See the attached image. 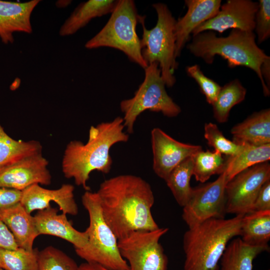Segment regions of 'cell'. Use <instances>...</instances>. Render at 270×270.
<instances>
[{"label":"cell","instance_id":"obj_23","mask_svg":"<svg viewBox=\"0 0 270 270\" xmlns=\"http://www.w3.org/2000/svg\"><path fill=\"white\" fill-rule=\"evenodd\" d=\"M240 236L247 244L270 248V210L253 212L244 215Z\"/></svg>","mask_w":270,"mask_h":270},{"label":"cell","instance_id":"obj_24","mask_svg":"<svg viewBox=\"0 0 270 270\" xmlns=\"http://www.w3.org/2000/svg\"><path fill=\"white\" fill-rule=\"evenodd\" d=\"M270 159V144L258 146H243L238 153L226 159L224 172L228 182L242 171L268 162Z\"/></svg>","mask_w":270,"mask_h":270},{"label":"cell","instance_id":"obj_13","mask_svg":"<svg viewBox=\"0 0 270 270\" xmlns=\"http://www.w3.org/2000/svg\"><path fill=\"white\" fill-rule=\"evenodd\" d=\"M154 173L164 180L172 170L182 161L202 150L200 146L180 142L158 128L151 131Z\"/></svg>","mask_w":270,"mask_h":270},{"label":"cell","instance_id":"obj_40","mask_svg":"<svg viewBox=\"0 0 270 270\" xmlns=\"http://www.w3.org/2000/svg\"><path fill=\"white\" fill-rule=\"evenodd\" d=\"M268 270H270L269 269Z\"/></svg>","mask_w":270,"mask_h":270},{"label":"cell","instance_id":"obj_32","mask_svg":"<svg viewBox=\"0 0 270 270\" xmlns=\"http://www.w3.org/2000/svg\"><path fill=\"white\" fill-rule=\"evenodd\" d=\"M186 71L188 74L198 83L200 90L205 96L207 102L212 105L222 87L216 82L206 76L198 64L188 66Z\"/></svg>","mask_w":270,"mask_h":270},{"label":"cell","instance_id":"obj_37","mask_svg":"<svg viewBox=\"0 0 270 270\" xmlns=\"http://www.w3.org/2000/svg\"><path fill=\"white\" fill-rule=\"evenodd\" d=\"M260 72L264 82L268 88L270 86V58L262 64Z\"/></svg>","mask_w":270,"mask_h":270},{"label":"cell","instance_id":"obj_14","mask_svg":"<svg viewBox=\"0 0 270 270\" xmlns=\"http://www.w3.org/2000/svg\"><path fill=\"white\" fill-rule=\"evenodd\" d=\"M48 164L42 153L0 168V187L22 191L35 184L49 185L52 176Z\"/></svg>","mask_w":270,"mask_h":270},{"label":"cell","instance_id":"obj_17","mask_svg":"<svg viewBox=\"0 0 270 270\" xmlns=\"http://www.w3.org/2000/svg\"><path fill=\"white\" fill-rule=\"evenodd\" d=\"M58 209L51 206L38 212L34 216L39 236L47 234L60 238L72 244L75 250H82L88 242L86 230H76L68 220L66 214H58Z\"/></svg>","mask_w":270,"mask_h":270},{"label":"cell","instance_id":"obj_20","mask_svg":"<svg viewBox=\"0 0 270 270\" xmlns=\"http://www.w3.org/2000/svg\"><path fill=\"white\" fill-rule=\"evenodd\" d=\"M232 141L240 146L270 144V110L254 112L231 130Z\"/></svg>","mask_w":270,"mask_h":270},{"label":"cell","instance_id":"obj_19","mask_svg":"<svg viewBox=\"0 0 270 270\" xmlns=\"http://www.w3.org/2000/svg\"><path fill=\"white\" fill-rule=\"evenodd\" d=\"M0 220L12 234L18 248L28 250L34 249V242L39 234L34 216L20 202L1 210Z\"/></svg>","mask_w":270,"mask_h":270},{"label":"cell","instance_id":"obj_9","mask_svg":"<svg viewBox=\"0 0 270 270\" xmlns=\"http://www.w3.org/2000/svg\"><path fill=\"white\" fill-rule=\"evenodd\" d=\"M168 230H134L118 240L120 254L130 270H168V258L159 241Z\"/></svg>","mask_w":270,"mask_h":270},{"label":"cell","instance_id":"obj_35","mask_svg":"<svg viewBox=\"0 0 270 270\" xmlns=\"http://www.w3.org/2000/svg\"><path fill=\"white\" fill-rule=\"evenodd\" d=\"M22 191L0 187V212L20 202Z\"/></svg>","mask_w":270,"mask_h":270},{"label":"cell","instance_id":"obj_33","mask_svg":"<svg viewBox=\"0 0 270 270\" xmlns=\"http://www.w3.org/2000/svg\"><path fill=\"white\" fill-rule=\"evenodd\" d=\"M258 10L255 16L254 29L258 44H260L270 36V1L260 0Z\"/></svg>","mask_w":270,"mask_h":270},{"label":"cell","instance_id":"obj_36","mask_svg":"<svg viewBox=\"0 0 270 270\" xmlns=\"http://www.w3.org/2000/svg\"><path fill=\"white\" fill-rule=\"evenodd\" d=\"M0 248L16 249L18 246L15 239L4 222L0 220Z\"/></svg>","mask_w":270,"mask_h":270},{"label":"cell","instance_id":"obj_25","mask_svg":"<svg viewBox=\"0 0 270 270\" xmlns=\"http://www.w3.org/2000/svg\"><path fill=\"white\" fill-rule=\"evenodd\" d=\"M42 153V146L34 140H16L8 136L0 124V168L24 158Z\"/></svg>","mask_w":270,"mask_h":270},{"label":"cell","instance_id":"obj_18","mask_svg":"<svg viewBox=\"0 0 270 270\" xmlns=\"http://www.w3.org/2000/svg\"><path fill=\"white\" fill-rule=\"evenodd\" d=\"M40 0L25 2L0 0V39L6 44L14 42V34L32 32V14Z\"/></svg>","mask_w":270,"mask_h":270},{"label":"cell","instance_id":"obj_3","mask_svg":"<svg viewBox=\"0 0 270 270\" xmlns=\"http://www.w3.org/2000/svg\"><path fill=\"white\" fill-rule=\"evenodd\" d=\"M188 48L208 64L218 55L226 60L231 68L243 66L252 69L260 80L264 96H269L270 88L262 76L260 67L270 57L256 44L254 32L232 29L226 37L217 36L212 31L204 32L193 36Z\"/></svg>","mask_w":270,"mask_h":270},{"label":"cell","instance_id":"obj_31","mask_svg":"<svg viewBox=\"0 0 270 270\" xmlns=\"http://www.w3.org/2000/svg\"><path fill=\"white\" fill-rule=\"evenodd\" d=\"M204 130V136L208 144L214 148V150L222 154L228 156H233L238 153L243 148V146L239 145L226 138L214 124L206 123Z\"/></svg>","mask_w":270,"mask_h":270},{"label":"cell","instance_id":"obj_2","mask_svg":"<svg viewBox=\"0 0 270 270\" xmlns=\"http://www.w3.org/2000/svg\"><path fill=\"white\" fill-rule=\"evenodd\" d=\"M124 120L120 116L112 120L91 126L86 144L79 140L70 141L66 146L62 160L64 176L74 178L77 186L90 190L87 185L90 174L94 170L108 173L112 160L110 154L112 146L118 142H128L129 136L124 132Z\"/></svg>","mask_w":270,"mask_h":270},{"label":"cell","instance_id":"obj_10","mask_svg":"<svg viewBox=\"0 0 270 270\" xmlns=\"http://www.w3.org/2000/svg\"><path fill=\"white\" fill-rule=\"evenodd\" d=\"M228 182L224 172L214 181L192 188L182 217L188 228L211 218H224L226 213V186Z\"/></svg>","mask_w":270,"mask_h":270},{"label":"cell","instance_id":"obj_30","mask_svg":"<svg viewBox=\"0 0 270 270\" xmlns=\"http://www.w3.org/2000/svg\"><path fill=\"white\" fill-rule=\"evenodd\" d=\"M38 270H78V266L64 252L48 246L38 252Z\"/></svg>","mask_w":270,"mask_h":270},{"label":"cell","instance_id":"obj_22","mask_svg":"<svg viewBox=\"0 0 270 270\" xmlns=\"http://www.w3.org/2000/svg\"><path fill=\"white\" fill-rule=\"evenodd\" d=\"M268 250L247 244L240 238H234L228 244L220 259V270H252L254 260Z\"/></svg>","mask_w":270,"mask_h":270},{"label":"cell","instance_id":"obj_6","mask_svg":"<svg viewBox=\"0 0 270 270\" xmlns=\"http://www.w3.org/2000/svg\"><path fill=\"white\" fill-rule=\"evenodd\" d=\"M140 16L134 0H118L106 24L86 43V48L110 47L117 49L144 70L148 66L142 56L140 39L136 32Z\"/></svg>","mask_w":270,"mask_h":270},{"label":"cell","instance_id":"obj_29","mask_svg":"<svg viewBox=\"0 0 270 270\" xmlns=\"http://www.w3.org/2000/svg\"><path fill=\"white\" fill-rule=\"evenodd\" d=\"M39 250L0 248V269L3 270H38Z\"/></svg>","mask_w":270,"mask_h":270},{"label":"cell","instance_id":"obj_7","mask_svg":"<svg viewBox=\"0 0 270 270\" xmlns=\"http://www.w3.org/2000/svg\"><path fill=\"white\" fill-rule=\"evenodd\" d=\"M152 7L158 16L156 26L148 30L144 25V18L141 16L139 20L142 28L140 39L142 54L148 66L154 62L158 64L166 86L172 87L176 81L174 71L178 66L175 56L176 20L166 4L156 3Z\"/></svg>","mask_w":270,"mask_h":270},{"label":"cell","instance_id":"obj_1","mask_svg":"<svg viewBox=\"0 0 270 270\" xmlns=\"http://www.w3.org/2000/svg\"><path fill=\"white\" fill-rule=\"evenodd\" d=\"M96 192L103 218L118 240L132 231L159 228L152 214V188L142 178L116 176L102 182Z\"/></svg>","mask_w":270,"mask_h":270},{"label":"cell","instance_id":"obj_12","mask_svg":"<svg viewBox=\"0 0 270 270\" xmlns=\"http://www.w3.org/2000/svg\"><path fill=\"white\" fill-rule=\"evenodd\" d=\"M258 8V2L250 0H228L214 17L193 31V36L207 30L222 34L230 28L254 32Z\"/></svg>","mask_w":270,"mask_h":270},{"label":"cell","instance_id":"obj_5","mask_svg":"<svg viewBox=\"0 0 270 270\" xmlns=\"http://www.w3.org/2000/svg\"><path fill=\"white\" fill-rule=\"evenodd\" d=\"M82 202L89 216V226L86 230L88 242L82 250H75L86 262L98 264L112 270H130L126 261L118 248V239L104 220L96 192L86 191Z\"/></svg>","mask_w":270,"mask_h":270},{"label":"cell","instance_id":"obj_15","mask_svg":"<svg viewBox=\"0 0 270 270\" xmlns=\"http://www.w3.org/2000/svg\"><path fill=\"white\" fill-rule=\"evenodd\" d=\"M74 190L70 184H63L56 190L45 188L35 184L22 191L20 203L31 214L34 210L48 208L50 206V202H54L62 213L76 216L78 209L74 197Z\"/></svg>","mask_w":270,"mask_h":270},{"label":"cell","instance_id":"obj_34","mask_svg":"<svg viewBox=\"0 0 270 270\" xmlns=\"http://www.w3.org/2000/svg\"><path fill=\"white\" fill-rule=\"evenodd\" d=\"M270 210V180L261 188L254 202L252 212Z\"/></svg>","mask_w":270,"mask_h":270},{"label":"cell","instance_id":"obj_38","mask_svg":"<svg viewBox=\"0 0 270 270\" xmlns=\"http://www.w3.org/2000/svg\"><path fill=\"white\" fill-rule=\"evenodd\" d=\"M78 270H112L98 264L85 262L78 266Z\"/></svg>","mask_w":270,"mask_h":270},{"label":"cell","instance_id":"obj_39","mask_svg":"<svg viewBox=\"0 0 270 270\" xmlns=\"http://www.w3.org/2000/svg\"><path fill=\"white\" fill-rule=\"evenodd\" d=\"M0 270H1V269H0Z\"/></svg>","mask_w":270,"mask_h":270},{"label":"cell","instance_id":"obj_26","mask_svg":"<svg viewBox=\"0 0 270 270\" xmlns=\"http://www.w3.org/2000/svg\"><path fill=\"white\" fill-rule=\"evenodd\" d=\"M192 172V156L186 158L175 167L165 180L176 200L182 207L187 204L192 190L190 185Z\"/></svg>","mask_w":270,"mask_h":270},{"label":"cell","instance_id":"obj_16","mask_svg":"<svg viewBox=\"0 0 270 270\" xmlns=\"http://www.w3.org/2000/svg\"><path fill=\"white\" fill-rule=\"evenodd\" d=\"M188 10L186 14L176 20L175 56L180 54L193 31L204 22L214 17L221 6L220 0H186Z\"/></svg>","mask_w":270,"mask_h":270},{"label":"cell","instance_id":"obj_21","mask_svg":"<svg viewBox=\"0 0 270 270\" xmlns=\"http://www.w3.org/2000/svg\"><path fill=\"white\" fill-rule=\"evenodd\" d=\"M118 0H89L81 3L64 21L60 28L62 36L74 34L92 19L112 13Z\"/></svg>","mask_w":270,"mask_h":270},{"label":"cell","instance_id":"obj_11","mask_svg":"<svg viewBox=\"0 0 270 270\" xmlns=\"http://www.w3.org/2000/svg\"><path fill=\"white\" fill-rule=\"evenodd\" d=\"M270 180L268 162L254 165L236 174L226 186V213L236 216L251 212L261 188Z\"/></svg>","mask_w":270,"mask_h":270},{"label":"cell","instance_id":"obj_8","mask_svg":"<svg viewBox=\"0 0 270 270\" xmlns=\"http://www.w3.org/2000/svg\"><path fill=\"white\" fill-rule=\"evenodd\" d=\"M144 72V80L134 96L120 103L121 111L124 114V125L129 134L134 132L138 117L145 110L161 112L170 118L177 116L181 112L180 108L166 92L158 64L154 62L150 64Z\"/></svg>","mask_w":270,"mask_h":270},{"label":"cell","instance_id":"obj_4","mask_svg":"<svg viewBox=\"0 0 270 270\" xmlns=\"http://www.w3.org/2000/svg\"><path fill=\"white\" fill-rule=\"evenodd\" d=\"M244 216L211 218L188 228L183 236L184 270H219L228 244L240 234Z\"/></svg>","mask_w":270,"mask_h":270},{"label":"cell","instance_id":"obj_27","mask_svg":"<svg viewBox=\"0 0 270 270\" xmlns=\"http://www.w3.org/2000/svg\"><path fill=\"white\" fill-rule=\"evenodd\" d=\"M246 90L238 79H235L221 88L212 104L214 116L220 123L227 122L231 109L240 103L246 97Z\"/></svg>","mask_w":270,"mask_h":270},{"label":"cell","instance_id":"obj_28","mask_svg":"<svg viewBox=\"0 0 270 270\" xmlns=\"http://www.w3.org/2000/svg\"><path fill=\"white\" fill-rule=\"evenodd\" d=\"M192 160L193 176L200 182H204L212 176L220 174L224 171L226 159L216 150H200L192 156Z\"/></svg>","mask_w":270,"mask_h":270}]
</instances>
